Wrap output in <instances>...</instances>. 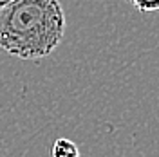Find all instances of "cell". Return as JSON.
<instances>
[{
	"label": "cell",
	"instance_id": "obj_4",
	"mask_svg": "<svg viewBox=\"0 0 159 157\" xmlns=\"http://www.w3.org/2000/svg\"><path fill=\"white\" fill-rule=\"evenodd\" d=\"M9 2H13V0H0V7H4V6L9 4Z\"/></svg>",
	"mask_w": 159,
	"mask_h": 157
},
{
	"label": "cell",
	"instance_id": "obj_3",
	"mask_svg": "<svg viewBox=\"0 0 159 157\" xmlns=\"http://www.w3.org/2000/svg\"><path fill=\"white\" fill-rule=\"evenodd\" d=\"M139 13H152L159 9V0H129Z\"/></svg>",
	"mask_w": 159,
	"mask_h": 157
},
{
	"label": "cell",
	"instance_id": "obj_2",
	"mask_svg": "<svg viewBox=\"0 0 159 157\" xmlns=\"http://www.w3.org/2000/svg\"><path fill=\"white\" fill-rule=\"evenodd\" d=\"M52 157H78L80 155V150L78 145L72 143L70 139L67 137H58L52 145Z\"/></svg>",
	"mask_w": 159,
	"mask_h": 157
},
{
	"label": "cell",
	"instance_id": "obj_1",
	"mask_svg": "<svg viewBox=\"0 0 159 157\" xmlns=\"http://www.w3.org/2000/svg\"><path fill=\"white\" fill-rule=\"evenodd\" d=\"M60 0H13L0 7V49L20 60L47 58L63 40Z\"/></svg>",
	"mask_w": 159,
	"mask_h": 157
}]
</instances>
